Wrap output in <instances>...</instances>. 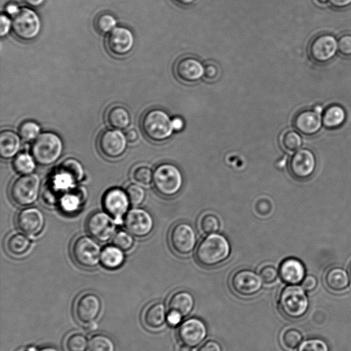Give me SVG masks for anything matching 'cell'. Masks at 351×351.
<instances>
[{"label":"cell","instance_id":"cell-21","mask_svg":"<svg viewBox=\"0 0 351 351\" xmlns=\"http://www.w3.org/2000/svg\"><path fill=\"white\" fill-rule=\"evenodd\" d=\"M134 38L131 31L124 27H114L106 38L108 51L115 56L128 54L133 48Z\"/></svg>","mask_w":351,"mask_h":351},{"label":"cell","instance_id":"cell-53","mask_svg":"<svg viewBox=\"0 0 351 351\" xmlns=\"http://www.w3.org/2000/svg\"><path fill=\"white\" fill-rule=\"evenodd\" d=\"M330 3L336 8H343L351 5V0H330Z\"/></svg>","mask_w":351,"mask_h":351},{"label":"cell","instance_id":"cell-7","mask_svg":"<svg viewBox=\"0 0 351 351\" xmlns=\"http://www.w3.org/2000/svg\"><path fill=\"white\" fill-rule=\"evenodd\" d=\"M101 250L92 237L81 236L75 239L71 247V254L75 263L81 267L92 269L100 263Z\"/></svg>","mask_w":351,"mask_h":351},{"label":"cell","instance_id":"cell-36","mask_svg":"<svg viewBox=\"0 0 351 351\" xmlns=\"http://www.w3.org/2000/svg\"><path fill=\"white\" fill-rule=\"evenodd\" d=\"M220 220L218 216L210 211L202 214L198 220V228L205 234L217 233L220 228Z\"/></svg>","mask_w":351,"mask_h":351},{"label":"cell","instance_id":"cell-48","mask_svg":"<svg viewBox=\"0 0 351 351\" xmlns=\"http://www.w3.org/2000/svg\"><path fill=\"white\" fill-rule=\"evenodd\" d=\"M219 75L218 66L212 62H206L204 66V77L207 81L216 80Z\"/></svg>","mask_w":351,"mask_h":351},{"label":"cell","instance_id":"cell-11","mask_svg":"<svg viewBox=\"0 0 351 351\" xmlns=\"http://www.w3.org/2000/svg\"><path fill=\"white\" fill-rule=\"evenodd\" d=\"M101 307V301L97 294L90 291L83 293L75 302V317L80 324L88 326L98 318Z\"/></svg>","mask_w":351,"mask_h":351},{"label":"cell","instance_id":"cell-15","mask_svg":"<svg viewBox=\"0 0 351 351\" xmlns=\"http://www.w3.org/2000/svg\"><path fill=\"white\" fill-rule=\"evenodd\" d=\"M128 140L125 135L119 130H105L97 138L99 152L108 158L121 156L127 149Z\"/></svg>","mask_w":351,"mask_h":351},{"label":"cell","instance_id":"cell-35","mask_svg":"<svg viewBox=\"0 0 351 351\" xmlns=\"http://www.w3.org/2000/svg\"><path fill=\"white\" fill-rule=\"evenodd\" d=\"M280 143L286 152H293L300 149L302 145V139L298 132L287 129L281 133Z\"/></svg>","mask_w":351,"mask_h":351},{"label":"cell","instance_id":"cell-41","mask_svg":"<svg viewBox=\"0 0 351 351\" xmlns=\"http://www.w3.org/2000/svg\"><path fill=\"white\" fill-rule=\"evenodd\" d=\"M40 126L34 121H26L19 128V136L26 141L35 140L40 133Z\"/></svg>","mask_w":351,"mask_h":351},{"label":"cell","instance_id":"cell-22","mask_svg":"<svg viewBox=\"0 0 351 351\" xmlns=\"http://www.w3.org/2000/svg\"><path fill=\"white\" fill-rule=\"evenodd\" d=\"M293 125L296 131L302 134L314 135L322 125V114L313 108L302 110L294 116Z\"/></svg>","mask_w":351,"mask_h":351},{"label":"cell","instance_id":"cell-30","mask_svg":"<svg viewBox=\"0 0 351 351\" xmlns=\"http://www.w3.org/2000/svg\"><path fill=\"white\" fill-rule=\"evenodd\" d=\"M346 119V110L339 104L328 106L322 114V125L328 129H335L340 127Z\"/></svg>","mask_w":351,"mask_h":351},{"label":"cell","instance_id":"cell-46","mask_svg":"<svg viewBox=\"0 0 351 351\" xmlns=\"http://www.w3.org/2000/svg\"><path fill=\"white\" fill-rule=\"evenodd\" d=\"M258 274L263 281L265 284H272L278 278L279 272L276 267L269 263H266L261 266Z\"/></svg>","mask_w":351,"mask_h":351},{"label":"cell","instance_id":"cell-19","mask_svg":"<svg viewBox=\"0 0 351 351\" xmlns=\"http://www.w3.org/2000/svg\"><path fill=\"white\" fill-rule=\"evenodd\" d=\"M173 72L180 82L191 84L197 82L204 76V66L195 57L184 56L176 61Z\"/></svg>","mask_w":351,"mask_h":351},{"label":"cell","instance_id":"cell-32","mask_svg":"<svg viewBox=\"0 0 351 351\" xmlns=\"http://www.w3.org/2000/svg\"><path fill=\"white\" fill-rule=\"evenodd\" d=\"M30 246V239L25 234L20 232L9 235L5 241L7 252L14 256H21L25 254Z\"/></svg>","mask_w":351,"mask_h":351},{"label":"cell","instance_id":"cell-18","mask_svg":"<svg viewBox=\"0 0 351 351\" xmlns=\"http://www.w3.org/2000/svg\"><path fill=\"white\" fill-rule=\"evenodd\" d=\"M207 333L206 324L194 317L182 322L177 330L179 341L191 348L199 346L205 339Z\"/></svg>","mask_w":351,"mask_h":351},{"label":"cell","instance_id":"cell-34","mask_svg":"<svg viewBox=\"0 0 351 351\" xmlns=\"http://www.w3.org/2000/svg\"><path fill=\"white\" fill-rule=\"evenodd\" d=\"M89 340L81 332H72L66 335L64 341L66 351H87Z\"/></svg>","mask_w":351,"mask_h":351},{"label":"cell","instance_id":"cell-56","mask_svg":"<svg viewBox=\"0 0 351 351\" xmlns=\"http://www.w3.org/2000/svg\"><path fill=\"white\" fill-rule=\"evenodd\" d=\"M23 1L29 6L38 7L44 3L45 0H23Z\"/></svg>","mask_w":351,"mask_h":351},{"label":"cell","instance_id":"cell-13","mask_svg":"<svg viewBox=\"0 0 351 351\" xmlns=\"http://www.w3.org/2000/svg\"><path fill=\"white\" fill-rule=\"evenodd\" d=\"M115 223L114 219L106 211H96L87 218L86 229L94 239L106 242L115 234Z\"/></svg>","mask_w":351,"mask_h":351},{"label":"cell","instance_id":"cell-26","mask_svg":"<svg viewBox=\"0 0 351 351\" xmlns=\"http://www.w3.org/2000/svg\"><path fill=\"white\" fill-rule=\"evenodd\" d=\"M86 191L84 188H77L64 193L58 201L60 210L69 215L77 212L82 206L86 199Z\"/></svg>","mask_w":351,"mask_h":351},{"label":"cell","instance_id":"cell-57","mask_svg":"<svg viewBox=\"0 0 351 351\" xmlns=\"http://www.w3.org/2000/svg\"><path fill=\"white\" fill-rule=\"evenodd\" d=\"M19 9V8L17 7V5L13 3H10L6 6L7 13L12 16L18 12Z\"/></svg>","mask_w":351,"mask_h":351},{"label":"cell","instance_id":"cell-64","mask_svg":"<svg viewBox=\"0 0 351 351\" xmlns=\"http://www.w3.org/2000/svg\"><path fill=\"white\" fill-rule=\"evenodd\" d=\"M349 274H350V279H351V265H350V269H349Z\"/></svg>","mask_w":351,"mask_h":351},{"label":"cell","instance_id":"cell-2","mask_svg":"<svg viewBox=\"0 0 351 351\" xmlns=\"http://www.w3.org/2000/svg\"><path fill=\"white\" fill-rule=\"evenodd\" d=\"M140 125L144 135L156 143L169 139L173 131L172 119L160 108H150L142 115Z\"/></svg>","mask_w":351,"mask_h":351},{"label":"cell","instance_id":"cell-14","mask_svg":"<svg viewBox=\"0 0 351 351\" xmlns=\"http://www.w3.org/2000/svg\"><path fill=\"white\" fill-rule=\"evenodd\" d=\"M317 166L314 153L309 149L301 148L294 152L290 157L288 169L291 176L298 180L309 178Z\"/></svg>","mask_w":351,"mask_h":351},{"label":"cell","instance_id":"cell-44","mask_svg":"<svg viewBox=\"0 0 351 351\" xmlns=\"http://www.w3.org/2000/svg\"><path fill=\"white\" fill-rule=\"evenodd\" d=\"M132 178L139 184L147 185L152 182L153 172L149 167L141 165L134 169Z\"/></svg>","mask_w":351,"mask_h":351},{"label":"cell","instance_id":"cell-60","mask_svg":"<svg viewBox=\"0 0 351 351\" xmlns=\"http://www.w3.org/2000/svg\"><path fill=\"white\" fill-rule=\"evenodd\" d=\"M176 351H192L191 348L184 344L178 346Z\"/></svg>","mask_w":351,"mask_h":351},{"label":"cell","instance_id":"cell-55","mask_svg":"<svg viewBox=\"0 0 351 351\" xmlns=\"http://www.w3.org/2000/svg\"><path fill=\"white\" fill-rule=\"evenodd\" d=\"M172 125L173 130L178 132L183 129L184 122L181 117H175L172 119Z\"/></svg>","mask_w":351,"mask_h":351},{"label":"cell","instance_id":"cell-5","mask_svg":"<svg viewBox=\"0 0 351 351\" xmlns=\"http://www.w3.org/2000/svg\"><path fill=\"white\" fill-rule=\"evenodd\" d=\"M63 149V142L58 134L45 132L40 134L34 140L31 153L36 163L42 166H49L60 158Z\"/></svg>","mask_w":351,"mask_h":351},{"label":"cell","instance_id":"cell-20","mask_svg":"<svg viewBox=\"0 0 351 351\" xmlns=\"http://www.w3.org/2000/svg\"><path fill=\"white\" fill-rule=\"evenodd\" d=\"M18 228L28 236H37L45 226V215L36 207H27L21 210L16 218Z\"/></svg>","mask_w":351,"mask_h":351},{"label":"cell","instance_id":"cell-43","mask_svg":"<svg viewBox=\"0 0 351 351\" xmlns=\"http://www.w3.org/2000/svg\"><path fill=\"white\" fill-rule=\"evenodd\" d=\"M296 351H330V349L323 339L310 338L301 342Z\"/></svg>","mask_w":351,"mask_h":351},{"label":"cell","instance_id":"cell-62","mask_svg":"<svg viewBox=\"0 0 351 351\" xmlns=\"http://www.w3.org/2000/svg\"><path fill=\"white\" fill-rule=\"evenodd\" d=\"M38 350L33 347V346H30V347H28L27 348H25V349H21L19 351H37Z\"/></svg>","mask_w":351,"mask_h":351},{"label":"cell","instance_id":"cell-23","mask_svg":"<svg viewBox=\"0 0 351 351\" xmlns=\"http://www.w3.org/2000/svg\"><path fill=\"white\" fill-rule=\"evenodd\" d=\"M166 307L160 302L148 304L143 311L141 321L144 326L151 330L162 328L167 321Z\"/></svg>","mask_w":351,"mask_h":351},{"label":"cell","instance_id":"cell-29","mask_svg":"<svg viewBox=\"0 0 351 351\" xmlns=\"http://www.w3.org/2000/svg\"><path fill=\"white\" fill-rule=\"evenodd\" d=\"M123 250L114 245H106L101 250L100 263L106 269L113 270L119 268L125 261Z\"/></svg>","mask_w":351,"mask_h":351},{"label":"cell","instance_id":"cell-49","mask_svg":"<svg viewBox=\"0 0 351 351\" xmlns=\"http://www.w3.org/2000/svg\"><path fill=\"white\" fill-rule=\"evenodd\" d=\"M197 351H223V349L217 341L208 339L201 344Z\"/></svg>","mask_w":351,"mask_h":351},{"label":"cell","instance_id":"cell-42","mask_svg":"<svg viewBox=\"0 0 351 351\" xmlns=\"http://www.w3.org/2000/svg\"><path fill=\"white\" fill-rule=\"evenodd\" d=\"M112 242L114 245L122 250L128 251L132 247L134 240L130 232L121 230L114 234Z\"/></svg>","mask_w":351,"mask_h":351},{"label":"cell","instance_id":"cell-39","mask_svg":"<svg viewBox=\"0 0 351 351\" xmlns=\"http://www.w3.org/2000/svg\"><path fill=\"white\" fill-rule=\"evenodd\" d=\"M117 23L116 19L109 12H102L97 15L94 21L96 31L101 34L110 32Z\"/></svg>","mask_w":351,"mask_h":351},{"label":"cell","instance_id":"cell-25","mask_svg":"<svg viewBox=\"0 0 351 351\" xmlns=\"http://www.w3.org/2000/svg\"><path fill=\"white\" fill-rule=\"evenodd\" d=\"M168 312H175L182 317L188 316L195 306V299L192 293L186 290L174 291L167 300Z\"/></svg>","mask_w":351,"mask_h":351},{"label":"cell","instance_id":"cell-52","mask_svg":"<svg viewBox=\"0 0 351 351\" xmlns=\"http://www.w3.org/2000/svg\"><path fill=\"white\" fill-rule=\"evenodd\" d=\"M182 317L175 312H168L167 315V321L169 323V325L172 326H176L178 325L182 319Z\"/></svg>","mask_w":351,"mask_h":351},{"label":"cell","instance_id":"cell-12","mask_svg":"<svg viewBox=\"0 0 351 351\" xmlns=\"http://www.w3.org/2000/svg\"><path fill=\"white\" fill-rule=\"evenodd\" d=\"M337 51V40L329 33H321L314 36L308 45V54L317 64L330 61Z\"/></svg>","mask_w":351,"mask_h":351},{"label":"cell","instance_id":"cell-51","mask_svg":"<svg viewBox=\"0 0 351 351\" xmlns=\"http://www.w3.org/2000/svg\"><path fill=\"white\" fill-rule=\"evenodd\" d=\"M11 22L10 19L4 14L0 17V36L1 37L6 35L10 29Z\"/></svg>","mask_w":351,"mask_h":351},{"label":"cell","instance_id":"cell-50","mask_svg":"<svg viewBox=\"0 0 351 351\" xmlns=\"http://www.w3.org/2000/svg\"><path fill=\"white\" fill-rule=\"evenodd\" d=\"M317 285V278L312 275L306 276L302 282V287L306 291H313L316 288Z\"/></svg>","mask_w":351,"mask_h":351},{"label":"cell","instance_id":"cell-40","mask_svg":"<svg viewBox=\"0 0 351 351\" xmlns=\"http://www.w3.org/2000/svg\"><path fill=\"white\" fill-rule=\"evenodd\" d=\"M59 166L70 173L77 182L82 181L85 176V171L82 164L75 158L64 160Z\"/></svg>","mask_w":351,"mask_h":351},{"label":"cell","instance_id":"cell-8","mask_svg":"<svg viewBox=\"0 0 351 351\" xmlns=\"http://www.w3.org/2000/svg\"><path fill=\"white\" fill-rule=\"evenodd\" d=\"M40 21L37 14L27 8L19 9L12 16L11 28L14 35L23 41L36 38L40 31Z\"/></svg>","mask_w":351,"mask_h":351},{"label":"cell","instance_id":"cell-17","mask_svg":"<svg viewBox=\"0 0 351 351\" xmlns=\"http://www.w3.org/2000/svg\"><path fill=\"white\" fill-rule=\"evenodd\" d=\"M130 202L126 191L121 188L114 187L107 190L102 197L104 210L115 221L120 223L128 211Z\"/></svg>","mask_w":351,"mask_h":351},{"label":"cell","instance_id":"cell-31","mask_svg":"<svg viewBox=\"0 0 351 351\" xmlns=\"http://www.w3.org/2000/svg\"><path fill=\"white\" fill-rule=\"evenodd\" d=\"M326 286L331 290L341 291L349 285L348 272L343 268L336 267L329 269L324 278Z\"/></svg>","mask_w":351,"mask_h":351},{"label":"cell","instance_id":"cell-27","mask_svg":"<svg viewBox=\"0 0 351 351\" xmlns=\"http://www.w3.org/2000/svg\"><path fill=\"white\" fill-rule=\"evenodd\" d=\"M21 141L19 136L9 130H3L0 133V155L3 159L15 157L21 149Z\"/></svg>","mask_w":351,"mask_h":351},{"label":"cell","instance_id":"cell-4","mask_svg":"<svg viewBox=\"0 0 351 351\" xmlns=\"http://www.w3.org/2000/svg\"><path fill=\"white\" fill-rule=\"evenodd\" d=\"M305 290L297 285L283 287L278 297V308L280 313L289 319L302 317L308 308Z\"/></svg>","mask_w":351,"mask_h":351},{"label":"cell","instance_id":"cell-54","mask_svg":"<svg viewBox=\"0 0 351 351\" xmlns=\"http://www.w3.org/2000/svg\"><path fill=\"white\" fill-rule=\"evenodd\" d=\"M126 138L130 143H135L138 139V133L135 129H130L125 134Z\"/></svg>","mask_w":351,"mask_h":351},{"label":"cell","instance_id":"cell-16","mask_svg":"<svg viewBox=\"0 0 351 351\" xmlns=\"http://www.w3.org/2000/svg\"><path fill=\"white\" fill-rule=\"evenodd\" d=\"M124 226L132 236L143 238L152 232L154 221L147 210L141 208H133L126 213Z\"/></svg>","mask_w":351,"mask_h":351},{"label":"cell","instance_id":"cell-9","mask_svg":"<svg viewBox=\"0 0 351 351\" xmlns=\"http://www.w3.org/2000/svg\"><path fill=\"white\" fill-rule=\"evenodd\" d=\"M195 232L191 225L185 221L174 223L168 234V243L173 252L179 256L191 254L196 245Z\"/></svg>","mask_w":351,"mask_h":351},{"label":"cell","instance_id":"cell-10","mask_svg":"<svg viewBox=\"0 0 351 351\" xmlns=\"http://www.w3.org/2000/svg\"><path fill=\"white\" fill-rule=\"evenodd\" d=\"M263 284L259 274L249 269H237L229 279L231 290L242 297H251L257 294L261 290Z\"/></svg>","mask_w":351,"mask_h":351},{"label":"cell","instance_id":"cell-37","mask_svg":"<svg viewBox=\"0 0 351 351\" xmlns=\"http://www.w3.org/2000/svg\"><path fill=\"white\" fill-rule=\"evenodd\" d=\"M88 351H116V345L108 335L97 333L90 337Z\"/></svg>","mask_w":351,"mask_h":351},{"label":"cell","instance_id":"cell-59","mask_svg":"<svg viewBox=\"0 0 351 351\" xmlns=\"http://www.w3.org/2000/svg\"><path fill=\"white\" fill-rule=\"evenodd\" d=\"M317 6L324 7L330 3V0H313Z\"/></svg>","mask_w":351,"mask_h":351},{"label":"cell","instance_id":"cell-24","mask_svg":"<svg viewBox=\"0 0 351 351\" xmlns=\"http://www.w3.org/2000/svg\"><path fill=\"white\" fill-rule=\"evenodd\" d=\"M278 272L281 280L286 284L298 285L304 278L305 267L300 260L290 257L280 263Z\"/></svg>","mask_w":351,"mask_h":351},{"label":"cell","instance_id":"cell-38","mask_svg":"<svg viewBox=\"0 0 351 351\" xmlns=\"http://www.w3.org/2000/svg\"><path fill=\"white\" fill-rule=\"evenodd\" d=\"M302 335L301 332L293 328H286L282 330L280 335L281 345L287 349L293 350L301 343Z\"/></svg>","mask_w":351,"mask_h":351},{"label":"cell","instance_id":"cell-33","mask_svg":"<svg viewBox=\"0 0 351 351\" xmlns=\"http://www.w3.org/2000/svg\"><path fill=\"white\" fill-rule=\"evenodd\" d=\"M36 162L32 155L27 152H21L14 157L12 166L18 173L25 175L34 173L36 166Z\"/></svg>","mask_w":351,"mask_h":351},{"label":"cell","instance_id":"cell-63","mask_svg":"<svg viewBox=\"0 0 351 351\" xmlns=\"http://www.w3.org/2000/svg\"><path fill=\"white\" fill-rule=\"evenodd\" d=\"M87 326L88 327V329L93 330L96 328L97 324L95 322H93V323L89 324L88 326Z\"/></svg>","mask_w":351,"mask_h":351},{"label":"cell","instance_id":"cell-6","mask_svg":"<svg viewBox=\"0 0 351 351\" xmlns=\"http://www.w3.org/2000/svg\"><path fill=\"white\" fill-rule=\"evenodd\" d=\"M40 186L41 180L38 174L32 173L21 175L10 185V198L19 206H31L38 199Z\"/></svg>","mask_w":351,"mask_h":351},{"label":"cell","instance_id":"cell-3","mask_svg":"<svg viewBox=\"0 0 351 351\" xmlns=\"http://www.w3.org/2000/svg\"><path fill=\"white\" fill-rule=\"evenodd\" d=\"M152 183L155 191L167 198L175 197L183 185V177L175 165L165 162L158 165L153 172Z\"/></svg>","mask_w":351,"mask_h":351},{"label":"cell","instance_id":"cell-45","mask_svg":"<svg viewBox=\"0 0 351 351\" xmlns=\"http://www.w3.org/2000/svg\"><path fill=\"white\" fill-rule=\"evenodd\" d=\"M125 191L130 204L133 206H139L145 199V191L144 189L138 184H129Z\"/></svg>","mask_w":351,"mask_h":351},{"label":"cell","instance_id":"cell-58","mask_svg":"<svg viewBox=\"0 0 351 351\" xmlns=\"http://www.w3.org/2000/svg\"><path fill=\"white\" fill-rule=\"evenodd\" d=\"M177 4L183 6H187L191 5L195 0H172Z\"/></svg>","mask_w":351,"mask_h":351},{"label":"cell","instance_id":"cell-1","mask_svg":"<svg viewBox=\"0 0 351 351\" xmlns=\"http://www.w3.org/2000/svg\"><path fill=\"white\" fill-rule=\"evenodd\" d=\"M231 246L223 234H208L198 243L195 257L202 267L211 268L219 265L230 256Z\"/></svg>","mask_w":351,"mask_h":351},{"label":"cell","instance_id":"cell-61","mask_svg":"<svg viewBox=\"0 0 351 351\" xmlns=\"http://www.w3.org/2000/svg\"><path fill=\"white\" fill-rule=\"evenodd\" d=\"M37 351H59L56 348L52 346H45L40 348Z\"/></svg>","mask_w":351,"mask_h":351},{"label":"cell","instance_id":"cell-28","mask_svg":"<svg viewBox=\"0 0 351 351\" xmlns=\"http://www.w3.org/2000/svg\"><path fill=\"white\" fill-rule=\"evenodd\" d=\"M108 124L115 130L126 129L130 124V115L123 106L114 105L108 108L106 114Z\"/></svg>","mask_w":351,"mask_h":351},{"label":"cell","instance_id":"cell-47","mask_svg":"<svg viewBox=\"0 0 351 351\" xmlns=\"http://www.w3.org/2000/svg\"><path fill=\"white\" fill-rule=\"evenodd\" d=\"M337 51L343 56H351V33H344L338 38Z\"/></svg>","mask_w":351,"mask_h":351}]
</instances>
